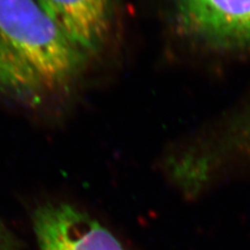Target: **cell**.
I'll use <instances>...</instances> for the list:
<instances>
[{"label": "cell", "instance_id": "obj_1", "mask_svg": "<svg viewBox=\"0 0 250 250\" xmlns=\"http://www.w3.org/2000/svg\"><path fill=\"white\" fill-rule=\"evenodd\" d=\"M0 42L33 71L43 88H59L80 73L85 54L37 0H0Z\"/></svg>", "mask_w": 250, "mask_h": 250}, {"label": "cell", "instance_id": "obj_2", "mask_svg": "<svg viewBox=\"0 0 250 250\" xmlns=\"http://www.w3.org/2000/svg\"><path fill=\"white\" fill-rule=\"evenodd\" d=\"M34 228L40 250H124L103 224L67 203L39 208Z\"/></svg>", "mask_w": 250, "mask_h": 250}, {"label": "cell", "instance_id": "obj_3", "mask_svg": "<svg viewBox=\"0 0 250 250\" xmlns=\"http://www.w3.org/2000/svg\"><path fill=\"white\" fill-rule=\"evenodd\" d=\"M187 33L218 46L250 45V0H177Z\"/></svg>", "mask_w": 250, "mask_h": 250}, {"label": "cell", "instance_id": "obj_4", "mask_svg": "<svg viewBox=\"0 0 250 250\" xmlns=\"http://www.w3.org/2000/svg\"><path fill=\"white\" fill-rule=\"evenodd\" d=\"M84 54L97 51L108 35L112 0H37Z\"/></svg>", "mask_w": 250, "mask_h": 250}, {"label": "cell", "instance_id": "obj_5", "mask_svg": "<svg viewBox=\"0 0 250 250\" xmlns=\"http://www.w3.org/2000/svg\"><path fill=\"white\" fill-rule=\"evenodd\" d=\"M0 88L30 95L40 92L43 84L37 75L0 42Z\"/></svg>", "mask_w": 250, "mask_h": 250}, {"label": "cell", "instance_id": "obj_6", "mask_svg": "<svg viewBox=\"0 0 250 250\" xmlns=\"http://www.w3.org/2000/svg\"><path fill=\"white\" fill-rule=\"evenodd\" d=\"M0 250H1V234H0Z\"/></svg>", "mask_w": 250, "mask_h": 250}]
</instances>
